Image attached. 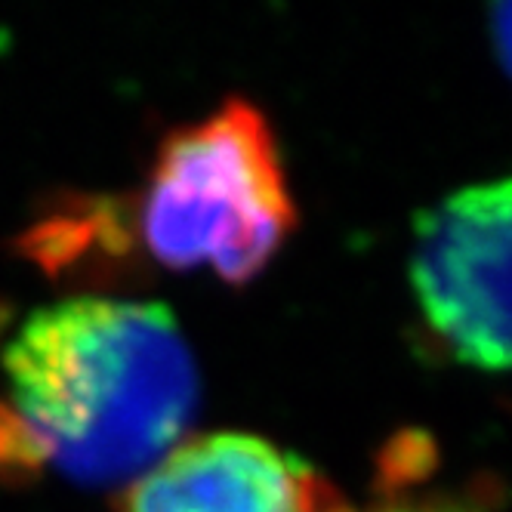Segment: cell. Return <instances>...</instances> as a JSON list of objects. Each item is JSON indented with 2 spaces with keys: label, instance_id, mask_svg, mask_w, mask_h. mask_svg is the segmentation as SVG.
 I'll use <instances>...</instances> for the list:
<instances>
[{
  "label": "cell",
  "instance_id": "6da1fadb",
  "mask_svg": "<svg viewBox=\"0 0 512 512\" xmlns=\"http://www.w3.org/2000/svg\"><path fill=\"white\" fill-rule=\"evenodd\" d=\"M4 374L34 463L81 485L139 479L179 445L198 405L195 358L161 303H53L19 327Z\"/></svg>",
  "mask_w": 512,
  "mask_h": 512
},
{
  "label": "cell",
  "instance_id": "7a4b0ae2",
  "mask_svg": "<svg viewBox=\"0 0 512 512\" xmlns=\"http://www.w3.org/2000/svg\"><path fill=\"white\" fill-rule=\"evenodd\" d=\"M297 223L278 142L235 99L161 145L142 192L139 232L167 269H213L226 281L260 272Z\"/></svg>",
  "mask_w": 512,
  "mask_h": 512
},
{
  "label": "cell",
  "instance_id": "3957f363",
  "mask_svg": "<svg viewBox=\"0 0 512 512\" xmlns=\"http://www.w3.org/2000/svg\"><path fill=\"white\" fill-rule=\"evenodd\" d=\"M408 272L426 327L460 364L512 371V173L426 207Z\"/></svg>",
  "mask_w": 512,
  "mask_h": 512
},
{
  "label": "cell",
  "instance_id": "277c9868",
  "mask_svg": "<svg viewBox=\"0 0 512 512\" xmlns=\"http://www.w3.org/2000/svg\"><path fill=\"white\" fill-rule=\"evenodd\" d=\"M343 500L297 454L260 435L213 432L167 451L133 479L124 512H343Z\"/></svg>",
  "mask_w": 512,
  "mask_h": 512
},
{
  "label": "cell",
  "instance_id": "5b68a950",
  "mask_svg": "<svg viewBox=\"0 0 512 512\" xmlns=\"http://www.w3.org/2000/svg\"><path fill=\"white\" fill-rule=\"evenodd\" d=\"M31 448L25 442V435L19 429V423L13 420L10 408L0 401V472L4 469H34Z\"/></svg>",
  "mask_w": 512,
  "mask_h": 512
},
{
  "label": "cell",
  "instance_id": "8992f818",
  "mask_svg": "<svg viewBox=\"0 0 512 512\" xmlns=\"http://www.w3.org/2000/svg\"><path fill=\"white\" fill-rule=\"evenodd\" d=\"M343 512H352L349 506ZM368 512H479L472 509L460 500H451V497H395V500H386Z\"/></svg>",
  "mask_w": 512,
  "mask_h": 512
},
{
  "label": "cell",
  "instance_id": "52a82bcc",
  "mask_svg": "<svg viewBox=\"0 0 512 512\" xmlns=\"http://www.w3.org/2000/svg\"><path fill=\"white\" fill-rule=\"evenodd\" d=\"M491 34H494L497 56L503 59L506 71L512 75V4L494 7V13H491Z\"/></svg>",
  "mask_w": 512,
  "mask_h": 512
}]
</instances>
